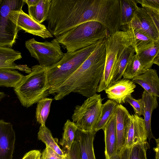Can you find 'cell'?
<instances>
[{
	"label": "cell",
	"mask_w": 159,
	"mask_h": 159,
	"mask_svg": "<svg viewBox=\"0 0 159 159\" xmlns=\"http://www.w3.org/2000/svg\"><path fill=\"white\" fill-rule=\"evenodd\" d=\"M15 140L11 124L0 120V159H12Z\"/></svg>",
	"instance_id": "obj_12"
},
{
	"label": "cell",
	"mask_w": 159,
	"mask_h": 159,
	"mask_svg": "<svg viewBox=\"0 0 159 159\" xmlns=\"http://www.w3.org/2000/svg\"><path fill=\"white\" fill-rule=\"evenodd\" d=\"M157 98L144 90L141 99L144 104L143 116L147 138L149 142L152 138L156 139L152 133L151 126V117L153 110L158 107Z\"/></svg>",
	"instance_id": "obj_18"
},
{
	"label": "cell",
	"mask_w": 159,
	"mask_h": 159,
	"mask_svg": "<svg viewBox=\"0 0 159 159\" xmlns=\"http://www.w3.org/2000/svg\"><path fill=\"white\" fill-rule=\"evenodd\" d=\"M65 152L68 154L70 159H79L78 147L76 141L74 140L70 149Z\"/></svg>",
	"instance_id": "obj_35"
},
{
	"label": "cell",
	"mask_w": 159,
	"mask_h": 159,
	"mask_svg": "<svg viewBox=\"0 0 159 159\" xmlns=\"http://www.w3.org/2000/svg\"><path fill=\"white\" fill-rule=\"evenodd\" d=\"M102 99L95 93L88 98L81 105H77L72 116L73 122L78 128L92 131L100 115Z\"/></svg>",
	"instance_id": "obj_7"
},
{
	"label": "cell",
	"mask_w": 159,
	"mask_h": 159,
	"mask_svg": "<svg viewBox=\"0 0 159 159\" xmlns=\"http://www.w3.org/2000/svg\"><path fill=\"white\" fill-rule=\"evenodd\" d=\"M105 39L98 43L90 56L60 86L49 91V94H55V100H61L71 93L87 98L96 93L105 64Z\"/></svg>",
	"instance_id": "obj_1"
},
{
	"label": "cell",
	"mask_w": 159,
	"mask_h": 159,
	"mask_svg": "<svg viewBox=\"0 0 159 159\" xmlns=\"http://www.w3.org/2000/svg\"><path fill=\"white\" fill-rule=\"evenodd\" d=\"M135 54L147 70L150 69L153 64L155 58L159 55V43H157L151 47Z\"/></svg>",
	"instance_id": "obj_29"
},
{
	"label": "cell",
	"mask_w": 159,
	"mask_h": 159,
	"mask_svg": "<svg viewBox=\"0 0 159 159\" xmlns=\"http://www.w3.org/2000/svg\"><path fill=\"white\" fill-rule=\"evenodd\" d=\"M104 134L106 158L117 153V135L115 112L102 129Z\"/></svg>",
	"instance_id": "obj_17"
},
{
	"label": "cell",
	"mask_w": 159,
	"mask_h": 159,
	"mask_svg": "<svg viewBox=\"0 0 159 159\" xmlns=\"http://www.w3.org/2000/svg\"><path fill=\"white\" fill-rule=\"evenodd\" d=\"M5 95L3 92H0V101L5 96Z\"/></svg>",
	"instance_id": "obj_41"
},
{
	"label": "cell",
	"mask_w": 159,
	"mask_h": 159,
	"mask_svg": "<svg viewBox=\"0 0 159 159\" xmlns=\"http://www.w3.org/2000/svg\"><path fill=\"white\" fill-rule=\"evenodd\" d=\"M78 127L75 123L67 120L65 123L62 137L59 144L62 147L65 152L69 151L73 143Z\"/></svg>",
	"instance_id": "obj_28"
},
{
	"label": "cell",
	"mask_w": 159,
	"mask_h": 159,
	"mask_svg": "<svg viewBox=\"0 0 159 159\" xmlns=\"http://www.w3.org/2000/svg\"><path fill=\"white\" fill-rule=\"evenodd\" d=\"M117 135V152L125 144V131L130 114L127 110L121 104H117L115 111Z\"/></svg>",
	"instance_id": "obj_19"
},
{
	"label": "cell",
	"mask_w": 159,
	"mask_h": 159,
	"mask_svg": "<svg viewBox=\"0 0 159 159\" xmlns=\"http://www.w3.org/2000/svg\"><path fill=\"white\" fill-rule=\"evenodd\" d=\"M147 70L134 54L130 60L122 76L124 79L132 80Z\"/></svg>",
	"instance_id": "obj_30"
},
{
	"label": "cell",
	"mask_w": 159,
	"mask_h": 159,
	"mask_svg": "<svg viewBox=\"0 0 159 159\" xmlns=\"http://www.w3.org/2000/svg\"><path fill=\"white\" fill-rule=\"evenodd\" d=\"M2 0H0V3H1V2H2Z\"/></svg>",
	"instance_id": "obj_42"
},
{
	"label": "cell",
	"mask_w": 159,
	"mask_h": 159,
	"mask_svg": "<svg viewBox=\"0 0 159 159\" xmlns=\"http://www.w3.org/2000/svg\"><path fill=\"white\" fill-rule=\"evenodd\" d=\"M106 159H121L118 153L117 152L109 158Z\"/></svg>",
	"instance_id": "obj_39"
},
{
	"label": "cell",
	"mask_w": 159,
	"mask_h": 159,
	"mask_svg": "<svg viewBox=\"0 0 159 159\" xmlns=\"http://www.w3.org/2000/svg\"><path fill=\"white\" fill-rule=\"evenodd\" d=\"M117 104L110 99L102 104L99 117L92 131L96 133L99 130L103 129L114 113Z\"/></svg>",
	"instance_id": "obj_22"
},
{
	"label": "cell",
	"mask_w": 159,
	"mask_h": 159,
	"mask_svg": "<svg viewBox=\"0 0 159 159\" xmlns=\"http://www.w3.org/2000/svg\"><path fill=\"white\" fill-rule=\"evenodd\" d=\"M124 147H131L147 141V136L144 120L135 114L129 116L125 126Z\"/></svg>",
	"instance_id": "obj_10"
},
{
	"label": "cell",
	"mask_w": 159,
	"mask_h": 159,
	"mask_svg": "<svg viewBox=\"0 0 159 159\" xmlns=\"http://www.w3.org/2000/svg\"><path fill=\"white\" fill-rule=\"evenodd\" d=\"M102 41L74 52H67L58 62L48 68L49 90L60 86L79 67Z\"/></svg>",
	"instance_id": "obj_5"
},
{
	"label": "cell",
	"mask_w": 159,
	"mask_h": 159,
	"mask_svg": "<svg viewBox=\"0 0 159 159\" xmlns=\"http://www.w3.org/2000/svg\"><path fill=\"white\" fill-rule=\"evenodd\" d=\"M126 102L129 103L132 107L135 114L139 117L143 115L144 104L141 98L136 100L130 96L127 98Z\"/></svg>",
	"instance_id": "obj_32"
},
{
	"label": "cell",
	"mask_w": 159,
	"mask_h": 159,
	"mask_svg": "<svg viewBox=\"0 0 159 159\" xmlns=\"http://www.w3.org/2000/svg\"><path fill=\"white\" fill-rule=\"evenodd\" d=\"M52 0H39L35 6L28 7L29 16L39 24L47 20Z\"/></svg>",
	"instance_id": "obj_23"
},
{
	"label": "cell",
	"mask_w": 159,
	"mask_h": 159,
	"mask_svg": "<svg viewBox=\"0 0 159 159\" xmlns=\"http://www.w3.org/2000/svg\"><path fill=\"white\" fill-rule=\"evenodd\" d=\"M132 81L142 87L151 94L159 97V78L157 70L150 68L134 78Z\"/></svg>",
	"instance_id": "obj_16"
},
{
	"label": "cell",
	"mask_w": 159,
	"mask_h": 159,
	"mask_svg": "<svg viewBox=\"0 0 159 159\" xmlns=\"http://www.w3.org/2000/svg\"><path fill=\"white\" fill-rule=\"evenodd\" d=\"M24 76L15 70L0 69V86L15 88Z\"/></svg>",
	"instance_id": "obj_24"
},
{
	"label": "cell",
	"mask_w": 159,
	"mask_h": 159,
	"mask_svg": "<svg viewBox=\"0 0 159 159\" xmlns=\"http://www.w3.org/2000/svg\"><path fill=\"white\" fill-rule=\"evenodd\" d=\"M52 101V98H45L37 102L35 117L37 122L41 125H45Z\"/></svg>",
	"instance_id": "obj_31"
},
{
	"label": "cell",
	"mask_w": 159,
	"mask_h": 159,
	"mask_svg": "<svg viewBox=\"0 0 159 159\" xmlns=\"http://www.w3.org/2000/svg\"><path fill=\"white\" fill-rule=\"evenodd\" d=\"M120 23L127 26L134 16L137 3L136 0H120Z\"/></svg>",
	"instance_id": "obj_27"
},
{
	"label": "cell",
	"mask_w": 159,
	"mask_h": 159,
	"mask_svg": "<svg viewBox=\"0 0 159 159\" xmlns=\"http://www.w3.org/2000/svg\"><path fill=\"white\" fill-rule=\"evenodd\" d=\"M25 46L31 56L35 58L39 65L47 68L58 62L64 55L60 44L56 39L50 42H39L34 38L26 41Z\"/></svg>",
	"instance_id": "obj_6"
},
{
	"label": "cell",
	"mask_w": 159,
	"mask_h": 159,
	"mask_svg": "<svg viewBox=\"0 0 159 159\" xmlns=\"http://www.w3.org/2000/svg\"><path fill=\"white\" fill-rule=\"evenodd\" d=\"M142 7L159 12V0H136Z\"/></svg>",
	"instance_id": "obj_33"
},
{
	"label": "cell",
	"mask_w": 159,
	"mask_h": 159,
	"mask_svg": "<svg viewBox=\"0 0 159 159\" xmlns=\"http://www.w3.org/2000/svg\"><path fill=\"white\" fill-rule=\"evenodd\" d=\"M109 34L100 23L89 21L79 25L56 37L67 52H74L104 39Z\"/></svg>",
	"instance_id": "obj_2"
},
{
	"label": "cell",
	"mask_w": 159,
	"mask_h": 159,
	"mask_svg": "<svg viewBox=\"0 0 159 159\" xmlns=\"http://www.w3.org/2000/svg\"><path fill=\"white\" fill-rule=\"evenodd\" d=\"M38 139L44 143L48 147L63 157L65 152L62 150L58 144V139L54 138L50 130L45 126L40 127L38 134Z\"/></svg>",
	"instance_id": "obj_26"
},
{
	"label": "cell",
	"mask_w": 159,
	"mask_h": 159,
	"mask_svg": "<svg viewBox=\"0 0 159 159\" xmlns=\"http://www.w3.org/2000/svg\"><path fill=\"white\" fill-rule=\"evenodd\" d=\"M135 51L131 46L126 48L121 56L116 66L111 81V84L120 80Z\"/></svg>",
	"instance_id": "obj_25"
},
{
	"label": "cell",
	"mask_w": 159,
	"mask_h": 159,
	"mask_svg": "<svg viewBox=\"0 0 159 159\" xmlns=\"http://www.w3.org/2000/svg\"><path fill=\"white\" fill-rule=\"evenodd\" d=\"M106 57L103 72L97 92L104 90L111 84L115 69L123 52L131 46L132 35L129 29L120 30L109 35L105 39Z\"/></svg>",
	"instance_id": "obj_4"
},
{
	"label": "cell",
	"mask_w": 159,
	"mask_h": 159,
	"mask_svg": "<svg viewBox=\"0 0 159 159\" xmlns=\"http://www.w3.org/2000/svg\"><path fill=\"white\" fill-rule=\"evenodd\" d=\"M63 159H70L68 154L66 152H65L64 155L63 157Z\"/></svg>",
	"instance_id": "obj_40"
},
{
	"label": "cell",
	"mask_w": 159,
	"mask_h": 159,
	"mask_svg": "<svg viewBox=\"0 0 159 159\" xmlns=\"http://www.w3.org/2000/svg\"><path fill=\"white\" fill-rule=\"evenodd\" d=\"M22 57L21 53L10 47L0 46V69L18 70L30 73L31 68L26 65H17L14 62Z\"/></svg>",
	"instance_id": "obj_15"
},
{
	"label": "cell",
	"mask_w": 159,
	"mask_h": 159,
	"mask_svg": "<svg viewBox=\"0 0 159 159\" xmlns=\"http://www.w3.org/2000/svg\"><path fill=\"white\" fill-rule=\"evenodd\" d=\"M24 0H2L0 4V46L10 47L16 42L19 28L9 18L10 11L22 9Z\"/></svg>",
	"instance_id": "obj_8"
},
{
	"label": "cell",
	"mask_w": 159,
	"mask_h": 159,
	"mask_svg": "<svg viewBox=\"0 0 159 159\" xmlns=\"http://www.w3.org/2000/svg\"><path fill=\"white\" fill-rule=\"evenodd\" d=\"M155 140L156 142L157 146L155 148H153V150L156 153L155 159H159V139Z\"/></svg>",
	"instance_id": "obj_37"
},
{
	"label": "cell",
	"mask_w": 159,
	"mask_h": 159,
	"mask_svg": "<svg viewBox=\"0 0 159 159\" xmlns=\"http://www.w3.org/2000/svg\"><path fill=\"white\" fill-rule=\"evenodd\" d=\"M126 27V30L131 28L141 30L155 42H159V29L143 7L137 5L133 18Z\"/></svg>",
	"instance_id": "obj_11"
},
{
	"label": "cell",
	"mask_w": 159,
	"mask_h": 159,
	"mask_svg": "<svg viewBox=\"0 0 159 159\" xmlns=\"http://www.w3.org/2000/svg\"><path fill=\"white\" fill-rule=\"evenodd\" d=\"M149 148V144L146 142L129 147H123L117 152L121 159H147L146 152Z\"/></svg>",
	"instance_id": "obj_21"
},
{
	"label": "cell",
	"mask_w": 159,
	"mask_h": 159,
	"mask_svg": "<svg viewBox=\"0 0 159 159\" xmlns=\"http://www.w3.org/2000/svg\"><path fill=\"white\" fill-rule=\"evenodd\" d=\"M128 29L130 30L132 35L131 46L136 54L151 47L156 43H159L155 42L141 30L134 28Z\"/></svg>",
	"instance_id": "obj_20"
},
{
	"label": "cell",
	"mask_w": 159,
	"mask_h": 159,
	"mask_svg": "<svg viewBox=\"0 0 159 159\" xmlns=\"http://www.w3.org/2000/svg\"><path fill=\"white\" fill-rule=\"evenodd\" d=\"M96 133L92 130L84 131L78 128L74 140L78 145L79 159H96L93 146Z\"/></svg>",
	"instance_id": "obj_14"
},
{
	"label": "cell",
	"mask_w": 159,
	"mask_h": 159,
	"mask_svg": "<svg viewBox=\"0 0 159 159\" xmlns=\"http://www.w3.org/2000/svg\"><path fill=\"white\" fill-rule=\"evenodd\" d=\"M9 18L19 29L25 32L44 39L53 37L44 25L35 21L22 9L10 11Z\"/></svg>",
	"instance_id": "obj_9"
},
{
	"label": "cell",
	"mask_w": 159,
	"mask_h": 159,
	"mask_svg": "<svg viewBox=\"0 0 159 159\" xmlns=\"http://www.w3.org/2000/svg\"><path fill=\"white\" fill-rule=\"evenodd\" d=\"M136 85L132 80L122 79L115 82L104 90L109 99L118 104L125 103L127 97L131 96Z\"/></svg>",
	"instance_id": "obj_13"
},
{
	"label": "cell",
	"mask_w": 159,
	"mask_h": 159,
	"mask_svg": "<svg viewBox=\"0 0 159 159\" xmlns=\"http://www.w3.org/2000/svg\"><path fill=\"white\" fill-rule=\"evenodd\" d=\"M48 68L37 65L24 77L14 90L21 105L26 108L32 106L49 94L50 89Z\"/></svg>",
	"instance_id": "obj_3"
},
{
	"label": "cell",
	"mask_w": 159,
	"mask_h": 159,
	"mask_svg": "<svg viewBox=\"0 0 159 159\" xmlns=\"http://www.w3.org/2000/svg\"><path fill=\"white\" fill-rule=\"evenodd\" d=\"M25 2L26 3L28 7L36 5L38 2L39 0H24Z\"/></svg>",
	"instance_id": "obj_38"
},
{
	"label": "cell",
	"mask_w": 159,
	"mask_h": 159,
	"mask_svg": "<svg viewBox=\"0 0 159 159\" xmlns=\"http://www.w3.org/2000/svg\"><path fill=\"white\" fill-rule=\"evenodd\" d=\"M41 159H63V157L52 149L46 146L41 153Z\"/></svg>",
	"instance_id": "obj_34"
},
{
	"label": "cell",
	"mask_w": 159,
	"mask_h": 159,
	"mask_svg": "<svg viewBox=\"0 0 159 159\" xmlns=\"http://www.w3.org/2000/svg\"><path fill=\"white\" fill-rule=\"evenodd\" d=\"M41 155L39 150H32L26 153L21 159H41Z\"/></svg>",
	"instance_id": "obj_36"
}]
</instances>
